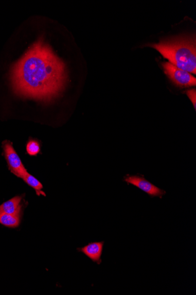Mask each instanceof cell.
I'll use <instances>...</instances> for the list:
<instances>
[{"label":"cell","mask_w":196,"mask_h":295,"mask_svg":"<svg viewBox=\"0 0 196 295\" xmlns=\"http://www.w3.org/2000/svg\"><path fill=\"white\" fill-rule=\"evenodd\" d=\"M25 182H26L28 185L32 187L33 188L36 190L37 195L40 194L45 195L43 192H42L41 190L43 188L42 184L36 179V177H34L33 176L28 174L25 175L23 177H22Z\"/></svg>","instance_id":"obj_9"},{"label":"cell","mask_w":196,"mask_h":295,"mask_svg":"<svg viewBox=\"0 0 196 295\" xmlns=\"http://www.w3.org/2000/svg\"><path fill=\"white\" fill-rule=\"evenodd\" d=\"M162 67L164 73L176 86L180 88L196 86V78L191 74L178 69L169 62L163 63Z\"/></svg>","instance_id":"obj_3"},{"label":"cell","mask_w":196,"mask_h":295,"mask_svg":"<svg viewBox=\"0 0 196 295\" xmlns=\"http://www.w3.org/2000/svg\"><path fill=\"white\" fill-rule=\"evenodd\" d=\"M40 151V146L37 141L30 140L27 145V152L30 155L35 156Z\"/></svg>","instance_id":"obj_10"},{"label":"cell","mask_w":196,"mask_h":295,"mask_svg":"<svg viewBox=\"0 0 196 295\" xmlns=\"http://www.w3.org/2000/svg\"><path fill=\"white\" fill-rule=\"evenodd\" d=\"M20 214H0V224L8 228H17L20 223Z\"/></svg>","instance_id":"obj_8"},{"label":"cell","mask_w":196,"mask_h":295,"mask_svg":"<svg viewBox=\"0 0 196 295\" xmlns=\"http://www.w3.org/2000/svg\"><path fill=\"white\" fill-rule=\"evenodd\" d=\"M169 63L190 74H196V42L195 36L178 37L150 45Z\"/></svg>","instance_id":"obj_2"},{"label":"cell","mask_w":196,"mask_h":295,"mask_svg":"<svg viewBox=\"0 0 196 295\" xmlns=\"http://www.w3.org/2000/svg\"><path fill=\"white\" fill-rule=\"evenodd\" d=\"M10 79L14 92L19 97L48 103L64 89L66 65L41 39L13 65Z\"/></svg>","instance_id":"obj_1"},{"label":"cell","mask_w":196,"mask_h":295,"mask_svg":"<svg viewBox=\"0 0 196 295\" xmlns=\"http://www.w3.org/2000/svg\"><path fill=\"white\" fill-rule=\"evenodd\" d=\"M104 245V242L90 243L83 248L78 249V251L86 255L93 262L100 264Z\"/></svg>","instance_id":"obj_6"},{"label":"cell","mask_w":196,"mask_h":295,"mask_svg":"<svg viewBox=\"0 0 196 295\" xmlns=\"http://www.w3.org/2000/svg\"><path fill=\"white\" fill-rule=\"evenodd\" d=\"M125 181L127 183L131 184L132 185L137 187L148 194L151 197H162L166 194V192L162 189H159L157 186L154 185L147 181L141 176H126L124 178Z\"/></svg>","instance_id":"obj_5"},{"label":"cell","mask_w":196,"mask_h":295,"mask_svg":"<svg viewBox=\"0 0 196 295\" xmlns=\"http://www.w3.org/2000/svg\"><path fill=\"white\" fill-rule=\"evenodd\" d=\"M187 95L188 96L190 100H191L195 109L196 108V92L195 89H192L187 91Z\"/></svg>","instance_id":"obj_11"},{"label":"cell","mask_w":196,"mask_h":295,"mask_svg":"<svg viewBox=\"0 0 196 295\" xmlns=\"http://www.w3.org/2000/svg\"><path fill=\"white\" fill-rule=\"evenodd\" d=\"M21 197H14L0 206V214H17L21 213Z\"/></svg>","instance_id":"obj_7"},{"label":"cell","mask_w":196,"mask_h":295,"mask_svg":"<svg viewBox=\"0 0 196 295\" xmlns=\"http://www.w3.org/2000/svg\"><path fill=\"white\" fill-rule=\"evenodd\" d=\"M4 150L5 158L7 161L10 171L17 177L22 178L28 174L20 158L13 148L10 142L4 143Z\"/></svg>","instance_id":"obj_4"}]
</instances>
